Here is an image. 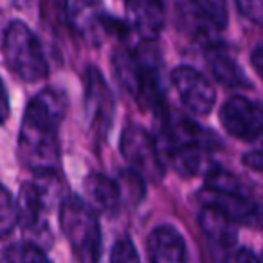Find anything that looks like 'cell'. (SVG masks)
I'll use <instances>...</instances> for the list:
<instances>
[{
	"mask_svg": "<svg viewBox=\"0 0 263 263\" xmlns=\"http://www.w3.org/2000/svg\"><path fill=\"white\" fill-rule=\"evenodd\" d=\"M114 70L123 88L143 108L157 110L166 116L161 94V80L157 76V56L148 47L119 49L114 54Z\"/></svg>",
	"mask_w": 263,
	"mask_h": 263,
	"instance_id": "3957f363",
	"label": "cell"
},
{
	"mask_svg": "<svg viewBox=\"0 0 263 263\" xmlns=\"http://www.w3.org/2000/svg\"><path fill=\"white\" fill-rule=\"evenodd\" d=\"M119 150L124 162L144 180H161L164 177L161 152L154 137L139 124H130L123 130Z\"/></svg>",
	"mask_w": 263,
	"mask_h": 263,
	"instance_id": "8992f818",
	"label": "cell"
},
{
	"mask_svg": "<svg viewBox=\"0 0 263 263\" xmlns=\"http://www.w3.org/2000/svg\"><path fill=\"white\" fill-rule=\"evenodd\" d=\"M191 4L198 11V15L204 16L215 29H226L229 24V9L227 0H191Z\"/></svg>",
	"mask_w": 263,
	"mask_h": 263,
	"instance_id": "e0dca14e",
	"label": "cell"
},
{
	"mask_svg": "<svg viewBox=\"0 0 263 263\" xmlns=\"http://www.w3.org/2000/svg\"><path fill=\"white\" fill-rule=\"evenodd\" d=\"M150 263H186V243L175 227L161 226L148 236Z\"/></svg>",
	"mask_w": 263,
	"mask_h": 263,
	"instance_id": "7c38bea8",
	"label": "cell"
},
{
	"mask_svg": "<svg viewBox=\"0 0 263 263\" xmlns=\"http://www.w3.org/2000/svg\"><path fill=\"white\" fill-rule=\"evenodd\" d=\"M83 190L87 195V202L96 209L105 215H116L119 211L123 193L117 182L108 179L101 173H90L83 180Z\"/></svg>",
	"mask_w": 263,
	"mask_h": 263,
	"instance_id": "5bb4252c",
	"label": "cell"
},
{
	"mask_svg": "<svg viewBox=\"0 0 263 263\" xmlns=\"http://www.w3.org/2000/svg\"><path fill=\"white\" fill-rule=\"evenodd\" d=\"M205 187L215 191H227V193H245L243 184L233 175V173L226 172L222 168H213L211 172L205 175Z\"/></svg>",
	"mask_w": 263,
	"mask_h": 263,
	"instance_id": "ac0fdd59",
	"label": "cell"
},
{
	"mask_svg": "<svg viewBox=\"0 0 263 263\" xmlns=\"http://www.w3.org/2000/svg\"><path fill=\"white\" fill-rule=\"evenodd\" d=\"M243 164L254 172H263V148L252 150L243 155Z\"/></svg>",
	"mask_w": 263,
	"mask_h": 263,
	"instance_id": "cb8c5ba5",
	"label": "cell"
},
{
	"mask_svg": "<svg viewBox=\"0 0 263 263\" xmlns=\"http://www.w3.org/2000/svg\"><path fill=\"white\" fill-rule=\"evenodd\" d=\"M220 123L231 137L245 143L263 139V108L241 96L229 98L220 108Z\"/></svg>",
	"mask_w": 263,
	"mask_h": 263,
	"instance_id": "52a82bcc",
	"label": "cell"
},
{
	"mask_svg": "<svg viewBox=\"0 0 263 263\" xmlns=\"http://www.w3.org/2000/svg\"><path fill=\"white\" fill-rule=\"evenodd\" d=\"M236 223L229 220L226 215L211 208H202L200 227L204 234L218 247H231L236 241Z\"/></svg>",
	"mask_w": 263,
	"mask_h": 263,
	"instance_id": "2e32d148",
	"label": "cell"
},
{
	"mask_svg": "<svg viewBox=\"0 0 263 263\" xmlns=\"http://www.w3.org/2000/svg\"><path fill=\"white\" fill-rule=\"evenodd\" d=\"M2 101H4V119L8 117V92H6L4 88V98H2Z\"/></svg>",
	"mask_w": 263,
	"mask_h": 263,
	"instance_id": "4316f807",
	"label": "cell"
},
{
	"mask_svg": "<svg viewBox=\"0 0 263 263\" xmlns=\"http://www.w3.org/2000/svg\"><path fill=\"white\" fill-rule=\"evenodd\" d=\"M227 263H263V261L254 252L249 251V249H240V251H236L227 259Z\"/></svg>",
	"mask_w": 263,
	"mask_h": 263,
	"instance_id": "d4e9b609",
	"label": "cell"
},
{
	"mask_svg": "<svg viewBox=\"0 0 263 263\" xmlns=\"http://www.w3.org/2000/svg\"><path fill=\"white\" fill-rule=\"evenodd\" d=\"M124 8L134 33L144 42L157 40L166 24V8L162 0H126Z\"/></svg>",
	"mask_w": 263,
	"mask_h": 263,
	"instance_id": "8fae6325",
	"label": "cell"
},
{
	"mask_svg": "<svg viewBox=\"0 0 263 263\" xmlns=\"http://www.w3.org/2000/svg\"><path fill=\"white\" fill-rule=\"evenodd\" d=\"M162 126L166 157L173 170L182 177L208 175L213 170L209 155L218 141L182 116H166Z\"/></svg>",
	"mask_w": 263,
	"mask_h": 263,
	"instance_id": "7a4b0ae2",
	"label": "cell"
},
{
	"mask_svg": "<svg viewBox=\"0 0 263 263\" xmlns=\"http://www.w3.org/2000/svg\"><path fill=\"white\" fill-rule=\"evenodd\" d=\"M205 63H208L215 80L223 87H251V81L247 80L241 67L238 65V62L229 54V51L223 45H208L205 47Z\"/></svg>",
	"mask_w": 263,
	"mask_h": 263,
	"instance_id": "4fadbf2b",
	"label": "cell"
},
{
	"mask_svg": "<svg viewBox=\"0 0 263 263\" xmlns=\"http://www.w3.org/2000/svg\"><path fill=\"white\" fill-rule=\"evenodd\" d=\"M85 99H87V114L90 117V123L99 134H106L110 130V124L114 119V96L110 90L108 83L105 81L103 74L96 67L87 69V90H85Z\"/></svg>",
	"mask_w": 263,
	"mask_h": 263,
	"instance_id": "30bf717a",
	"label": "cell"
},
{
	"mask_svg": "<svg viewBox=\"0 0 263 263\" xmlns=\"http://www.w3.org/2000/svg\"><path fill=\"white\" fill-rule=\"evenodd\" d=\"M110 263H141L139 252L130 238H121L114 243Z\"/></svg>",
	"mask_w": 263,
	"mask_h": 263,
	"instance_id": "44dd1931",
	"label": "cell"
},
{
	"mask_svg": "<svg viewBox=\"0 0 263 263\" xmlns=\"http://www.w3.org/2000/svg\"><path fill=\"white\" fill-rule=\"evenodd\" d=\"M241 16L256 26H263V0H234Z\"/></svg>",
	"mask_w": 263,
	"mask_h": 263,
	"instance_id": "7402d4cb",
	"label": "cell"
},
{
	"mask_svg": "<svg viewBox=\"0 0 263 263\" xmlns=\"http://www.w3.org/2000/svg\"><path fill=\"white\" fill-rule=\"evenodd\" d=\"M172 83L180 103L193 116L205 117L215 108L216 92L209 80L197 69L187 65L177 67L172 72Z\"/></svg>",
	"mask_w": 263,
	"mask_h": 263,
	"instance_id": "ba28073f",
	"label": "cell"
},
{
	"mask_svg": "<svg viewBox=\"0 0 263 263\" xmlns=\"http://www.w3.org/2000/svg\"><path fill=\"white\" fill-rule=\"evenodd\" d=\"M99 4V0H69V15L70 18L83 13H90L96 6Z\"/></svg>",
	"mask_w": 263,
	"mask_h": 263,
	"instance_id": "603a6c76",
	"label": "cell"
},
{
	"mask_svg": "<svg viewBox=\"0 0 263 263\" xmlns=\"http://www.w3.org/2000/svg\"><path fill=\"white\" fill-rule=\"evenodd\" d=\"M67 98L60 90L40 92L24 114L18 136V155L34 173H54L60 164L58 124L65 117Z\"/></svg>",
	"mask_w": 263,
	"mask_h": 263,
	"instance_id": "6da1fadb",
	"label": "cell"
},
{
	"mask_svg": "<svg viewBox=\"0 0 263 263\" xmlns=\"http://www.w3.org/2000/svg\"><path fill=\"white\" fill-rule=\"evenodd\" d=\"M60 226L80 263H101L103 238L96 209L80 197H69L60 208Z\"/></svg>",
	"mask_w": 263,
	"mask_h": 263,
	"instance_id": "277c9868",
	"label": "cell"
},
{
	"mask_svg": "<svg viewBox=\"0 0 263 263\" xmlns=\"http://www.w3.org/2000/svg\"><path fill=\"white\" fill-rule=\"evenodd\" d=\"M18 223L26 231H34L42 223V215L45 209V193L36 184H24L16 198Z\"/></svg>",
	"mask_w": 263,
	"mask_h": 263,
	"instance_id": "9a60e30c",
	"label": "cell"
},
{
	"mask_svg": "<svg viewBox=\"0 0 263 263\" xmlns=\"http://www.w3.org/2000/svg\"><path fill=\"white\" fill-rule=\"evenodd\" d=\"M202 208H211L226 215L234 223L259 227L263 223V216L254 200L245 193H227V191H215L204 187L198 193Z\"/></svg>",
	"mask_w": 263,
	"mask_h": 263,
	"instance_id": "9c48e42d",
	"label": "cell"
},
{
	"mask_svg": "<svg viewBox=\"0 0 263 263\" xmlns=\"http://www.w3.org/2000/svg\"><path fill=\"white\" fill-rule=\"evenodd\" d=\"M251 62H252L254 70L261 76V80H263V45H258V47L252 51Z\"/></svg>",
	"mask_w": 263,
	"mask_h": 263,
	"instance_id": "484cf974",
	"label": "cell"
},
{
	"mask_svg": "<svg viewBox=\"0 0 263 263\" xmlns=\"http://www.w3.org/2000/svg\"><path fill=\"white\" fill-rule=\"evenodd\" d=\"M6 261L8 263H49V259L38 245L15 243L6 251Z\"/></svg>",
	"mask_w": 263,
	"mask_h": 263,
	"instance_id": "d6986e66",
	"label": "cell"
},
{
	"mask_svg": "<svg viewBox=\"0 0 263 263\" xmlns=\"http://www.w3.org/2000/svg\"><path fill=\"white\" fill-rule=\"evenodd\" d=\"M2 51L15 76L27 83H38L47 76V60L36 34L20 20H13L4 31Z\"/></svg>",
	"mask_w": 263,
	"mask_h": 263,
	"instance_id": "5b68a950",
	"label": "cell"
},
{
	"mask_svg": "<svg viewBox=\"0 0 263 263\" xmlns=\"http://www.w3.org/2000/svg\"><path fill=\"white\" fill-rule=\"evenodd\" d=\"M18 223V209L16 200H13L11 193L6 187H2V197H0V231L2 234H9L15 226Z\"/></svg>",
	"mask_w": 263,
	"mask_h": 263,
	"instance_id": "ffe728a7",
	"label": "cell"
}]
</instances>
